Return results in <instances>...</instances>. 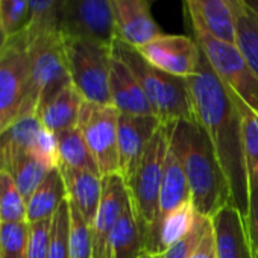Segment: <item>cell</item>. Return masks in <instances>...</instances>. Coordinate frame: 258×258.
Here are the masks:
<instances>
[{"mask_svg":"<svg viewBox=\"0 0 258 258\" xmlns=\"http://www.w3.org/2000/svg\"><path fill=\"white\" fill-rule=\"evenodd\" d=\"M0 112L10 124L23 115L35 114L31 103L28 29L10 38L0 52Z\"/></svg>","mask_w":258,"mask_h":258,"instance_id":"ba28073f","label":"cell"},{"mask_svg":"<svg viewBox=\"0 0 258 258\" xmlns=\"http://www.w3.org/2000/svg\"><path fill=\"white\" fill-rule=\"evenodd\" d=\"M8 126H11V124H10V121L5 118V115H4L2 112H0V134H2Z\"/></svg>","mask_w":258,"mask_h":258,"instance_id":"b9f144b4","label":"cell"},{"mask_svg":"<svg viewBox=\"0 0 258 258\" xmlns=\"http://www.w3.org/2000/svg\"><path fill=\"white\" fill-rule=\"evenodd\" d=\"M160 126L161 121L157 115H118V163L120 175L123 176L124 182L137 170L151 139L154 137Z\"/></svg>","mask_w":258,"mask_h":258,"instance_id":"4fadbf2b","label":"cell"},{"mask_svg":"<svg viewBox=\"0 0 258 258\" xmlns=\"http://www.w3.org/2000/svg\"><path fill=\"white\" fill-rule=\"evenodd\" d=\"M62 41L72 85L81 97L90 103L112 105L109 93L111 46L64 34Z\"/></svg>","mask_w":258,"mask_h":258,"instance_id":"5b68a950","label":"cell"},{"mask_svg":"<svg viewBox=\"0 0 258 258\" xmlns=\"http://www.w3.org/2000/svg\"><path fill=\"white\" fill-rule=\"evenodd\" d=\"M111 50L134 73L161 124L176 120H196L187 79L151 66L136 47L118 38L112 41Z\"/></svg>","mask_w":258,"mask_h":258,"instance_id":"3957f363","label":"cell"},{"mask_svg":"<svg viewBox=\"0 0 258 258\" xmlns=\"http://www.w3.org/2000/svg\"><path fill=\"white\" fill-rule=\"evenodd\" d=\"M190 19L193 37L220 81L253 112L258 114V78L235 44L222 41L196 20Z\"/></svg>","mask_w":258,"mask_h":258,"instance_id":"52a82bcc","label":"cell"},{"mask_svg":"<svg viewBox=\"0 0 258 258\" xmlns=\"http://www.w3.org/2000/svg\"><path fill=\"white\" fill-rule=\"evenodd\" d=\"M108 246L111 258H140L146 253L145 238L133 213L131 204L115 222L109 234Z\"/></svg>","mask_w":258,"mask_h":258,"instance_id":"cb8c5ba5","label":"cell"},{"mask_svg":"<svg viewBox=\"0 0 258 258\" xmlns=\"http://www.w3.org/2000/svg\"><path fill=\"white\" fill-rule=\"evenodd\" d=\"M167 151L169 126L161 124L151 139L137 170L126 181L129 202H131V208L142 229L143 238H146L157 216Z\"/></svg>","mask_w":258,"mask_h":258,"instance_id":"8992f818","label":"cell"},{"mask_svg":"<svg viewBox=\"0 0 258 258\" xmlns=\"http://www.w3.org/2000/svg\"><path fill=\"white\" fill-rule=\"evenodd\" d=\"M237 105L241 115V133H243L247 172L258 173V114L253 112L238 97H237Z\"/></svg>","mask_w":258,"mask_h":258,"instance_id":"1f68e13d","label":"cell"},{"mask_svg":"<svg viewBox=\"0 0 258 258\" xmlns=\"http://www.w3.org/2000/svg\"><path fill=\"white\" fill-rule=\"evenodd\" d=\"M29 14V0H0V19L10 38L28 29Z\"/></svg>","mask_w":258,"mask_h":258,"instance_id":"836d02e7","label":"cell"},{"mask_svg":"<svg viewBox=\"0 0 258 258\" xmlns=\"http://www.w3.org/2000/svg\"><path fill=\"white\" fill-rule=\"evenodd\" d=\"M243 2L246 4V7L250 10V13L256 17L258 20V0H243Z\"/></svg>","mask_w":258,"mask_h":258,"instance_id":"60d3db41","label":"cell"},{"mask_svg":"<svg viewBox=\"0 0 258 258\" xmlns=\"http://www.w3.org/2000/svg\"><path fill=\"white\" fill-rule=\"evenodd\" d=\"M188 258H216V247H214V235H213L211 220H210V225H208L202 240L199 241V244L196 246V249L191 252V255Z\"/></svg>","mask_w":258,"mask_h":258,"instance_id":"f35d334b","label":"cell"},{"mask_svg":"<svg viewBox=\"0 0 258 258\" xmlns=\"http://www.w3.org/2000/svg\"><path fill=\"white\" fill-rule=\"evenodd\" d=\"M69 237H70V202L69 199H66L52 217L50 246L46 258H70Z\"/></svg>","mask_w":258,"mask_h":258,"instance_id":"d6a6232c","label":"cell"},{"mask_svg":"<svg viewBox=\"0 0 258 258\" xmlns=\"http://www.w3.org/2000/svg\"><path fill=\"white\" fill-rule=\"evenodd\" d=\"M198 213L190 202L181 205L173 213H170L160 225L158 228V255L161 256L170 246L178 243L181 238H184L195 226L198 220Z\"/></svg>","mask_w":258,"mask_h":258,"instance_id":"484cf974","label":"cell"},{"mask_svg":"<svg viewBox=\"0 0 258 258\" xmlns=\"http://www.w3.org/2000/svg\"><path fill=\"white\" fill-rule=\"evenodd\" d=\"M64 2L66 0H29L31 14L28 29L59 31Z\"/></svg>","mask_w":258,"mask_h":258,"instance_id":"f546056e","label":"cell"},{"mask_svg":"<svg viewBox=\"0 0 258 258\" xmlns=\"http://www.w3.org/2000/svg\"><path fill=\"white\" fill-rule=\"evenodd\" d=\"M8 41H10V37L7 35L5 28H4V25H2V19H0V52H2V50L7 47Z\"/></svg>","mask_w":258,"mask_h":258,"instance_id":"ab89813d","label":"cell"},{"mask_svg":"<svg viewBox=\"0 0 258 258\" xmlns=\"http://www.w3.org/2000/svg\"><path fill=\"white\" fill-rule=\"evenodd\" d=\"M187 85L195 117L205 129L226 176L232 205L246 217L249 178L237 96L220 81L204 52L198 72L187 78Z\"/></svg>","mask_w":258,"mask_h":258,"instance_id":"6da1fadb","label":"cell"},{"mask_svg":"<svg viewBox=\"0 0 258 258\" xmlns=\"http://www.w3.org/2000/svg\"><path fill=\"white\" fill-rule=\"evenodd\" d=\"M58 169L66 184L67 199L93 228L102 198V175L88 170L69 169L64 166H58Z\"/></svg>","mask_w":258,"mask_h":258,"instance_id":"ac0fdd59","label":"cell"},{"mask_svg":"<svg viewBox=\"0 0 258 258\" xmlns=\"http://www.w3.org/2000/svg\"><path fill=\"white\" fill-rule=\"evenodd\" d=\"M0 228H2V222H0Z\"/></svg>","mask_w":258,"mask_h":258,"instance_id":"ee69618b","label":"cell"},{"mask_svg":"<svg viewBox=\"0 0 258 258\" xmlns=\"http://www.w3.org/2000/svg\"><path fill=\"white\" fill-rule=\"evenodd\" d=\"M120 112L112 105L82 103L78 127L102 176L120 173L117 124Z\"/></svg>","mask_w":258,"mask_h":258,"instance_id":"9c48e42d","label":"cell"},{"mask_svg":"<svg viewBox=\"0 0 258 258\" xmlns=\"http://www.w3.org/2000/svg\"><path fill=\"white\" fill-rule=\"evenodd\" d=\"M129 204L131 202L123 176L120 173L102 176V198L91 228L93 258H111L108 246L109 234Z\"/></svg>","mask_w":258,"mask_h":258,"instance_id":"7c38bea8","label":"cell"},{"mask_svg":"<svg viewBox=\"0 0 258 258\" xmlns=\"http://www.w3.org/2000/svg\"><path fill=\"white\" fill-rule=\"evenodd\" d=\"M151 5L152 0H111L118 40L137 49L163 34L154 20Z\"/></svg>","mask_w":258,"mask_h":258,"instance_id":"9a60e30c","label":"cell"},{"mask_svg":"<svg viewBox=\"0 0 258 258\" xmlns=\"http://www.w3.org/2000/svg\"><path fill=\"white\" fill-rule=\"evenodd\" d=\"M137 50L151 66L184 79L198 72L202 55L195 38L166 34H161L145 46L137 47Z\"/></svg>","mask_w":258,"mask_h":258,"instance_id":"8fae6325","label":"cell"},{"mask_svg":"<svg viewBox=\"0 0 258 258\" xmlns=\"http://www.w3.org/2000/svg\"><path fill=\"white\" fill-rule=\"evenodd\" d=\"M56 136L59 166L99 173V167L79 131V127L67 129Z\"/></svg>","mask_w":258,"mask_h":258,"instance_id":"d4e9b609","label":"cell"},{"mask_svg":"<svg viewBox=\"0 0 258 258\" xmlns=\"http://www.w3.org/2000/svg\"><path fill=\"white\" fill-rule=\"evenodd\" d=\"M49 172H50V169H47L40 161H37L31 154L19 155L11 163V166L8 169V173L13 176L16 185L19 187L20 193L23 195V198L26 201V204Z\"/></svg>","mask_w":258,"mask_h":258,"instance_id":"4316f807","label":"cell"},{"mask_svg":"<svg viewBox=\"0 0 258 258\" xmlns=\"http://www.w3.org/2000/svg\"><path fill=\"white\" fill-rule=\"evenodd\" d=\"M188 17L196 19L213 37L235 44L234 19L228 0H185Z\"/></svg>","mask_w":258,"mask_h":258,"instance_id":"ffe728a7","label":"cell"},{"mask_svg":"<svg viewBox=\"0 0 258 258\" xmlns=\"http://www.w3.org/2000/svg\"><path fill=\"white\" fill-rule=\"evenodd\" d=\"M210 220L216 258H253L246 217L234 205H225Z\"/></svg>","mask_w":258,"mask_h":258,"instance_id":"2e32d148","label":"cell"},{"mask_svg":"<svg viewBox=\"0 0 258 258\" xmlns=\"http://www.w3.org/2000/svg\"><path fill=\"white\" fill-rule=\"evenodd\" d=\"M41 127L38 115L29 114L20 117L0 134V172H8L19 155L29 154Z\"/></svg>","mask_w":258,"mask_h":258,"instance_id":"44dd1931","label":"cell"},{"mask_svg":"<svg viewBox=\"0 0 258 258\" xmlns=\"http://www.w3.org/2000/svg\"><path fill=\"white\" fill-rule=\"evenodd\" d=\"M70 202V201H69ZM70 258H93V232L82 214L70 204Z\"/></svg>","mask_w":258,"mask_h":258,"instance_id":"4dcf8cb0","label":"cell"},{"mask_svg":"<svg viewBox=\"0 0 258 258\" xmlns=\"http://www.w3.org/2000/svg\"><path fill=\"white\" fill-rule=\"evenodd\" d=\"M52 219L29 223L28 258H46L50 246Z\"/></svg>","mask_w":258,"mask_h":258,"instance_id":"74e56055","label":"cell"},{"mask_svg":"<svg viewBox=\"0 0 258 258\" xmlns=\"http://www.w3.org/2000/svg\"><path fill=\"white\" fill-rule=\"evenodd\" d=\"M67 199V190L59 169H52L26 204V220L35 223L52 219Z\"/></svg>","mask_w":258,"mask_h":258,"instance_id":"7402d4cb","label":"cell"},{"mask_svg":"<svg viewBox=\"0 0 258 258\" xmlns=\"http://www.w3.org/2000/svg\"><path fill=\"white\" fill-rule=\"evenodd\" d=\"M109 93L111 103L120 114L155 115L140 82L129 67L114 53L111 56Z\"/></svg>","mask_w":258,"mask_h":258,"instance_id":"e0dca14e","label":"cell"},{"mask_svg":"<svg viewBox=\"0 0 258 258\" xmlns=\"http://www.w3.org/2000/svg\"><path fill=\"white\" fill-rule=\"evenodd\" d=\"M59 31L111 46L117 38L111 0H66Z\"/></svg>","mask_w":258,"mask_h":258,"instance_id":"30bf717a","label":"cell"},{"mask_svg":"<svg viewBox=\"0 0 258 258\" xmlns=\"http://www.w3.org/2000/svg\"><path fill=\"white\" fill-rule=\"evenodd\" d=\"M247 178H249V205L246 214V226H247L253 258H258V173L247 172Z\"/></svg>","mask_w":258,"mask_h":258,"instance_id":"8d00e7d4","label":"cell"},{"mask_svg":"<svg viewBox=\"0 0 258 258\" xmlns=\"http://www.w3.org/2000/svg\"><path fill=\"white\" fill-rule=\"evenodd\" d=\"M190 201H191V195H190L185 173H184L182 166L179 164L178 158L169 148L166 161H164V173H163V181H161V188H160L157 216H155L152 228L149 229V232L145 238L146 253L160 256L157 240H158V228H160L161 222L170 213H173L176 208H179L181 205H184Z\"/></svg>","mask_w":258,"mask_h":258,"instance_id":"5bb4252c","label":"cell"},{"mask_svg":"<svg viewBox=\"0 0 258 258\" xmlns=\"http://www.w3.org/2000/svg\"><path fill=\"white\" fill-rule=\"evenodd\" d=\"M140 258H160V256H155V255H149V253H143Z\"/></svg>","mask_w":258,"mask_h":258,"instance_id":"7bdbcfd3","label":"cell"},{"mask_svg":"<svg viewBox=\"0 0 258 258\" xmlns=\"http://www.w3.org/2000/svg\"><path fill=\"white\" fill-rule=\"evenodd\" d=\"M208 225H210V219L199 214L193 229L178 243L170 246L160 258H188L191 252L196 249V246L199 244V241L202 240Z\"/></svg>","mask_w":258,"mask_h":258,"instance_id":"d590c367","label":"cell"},{"mask_svg":"<svg viewBox=\"0 0 258 258\" xmlns=\"http://www.w3.org/2000/svg\"><path fill=\"white\" fill-rule=\"evenodd\" d=\"M84 99L73 85L66 87L46 105H43L37 115L41 124L53 134H59L67 129L78 127L79 114Z\"/></svg>","mask_w":258,"mask_h":258,"instance_id":"d6986e66","label":"cell"},{"mask_svg":"<svg viewBox=\"0 0 258 258\" xmlns=\"http://www.w3.org/2000/svg\"><path fill=\"white\" fill-rule=\"evenodd\" d=\"M29 223L7 222L0 228V258H28Z\"/></svg>","mask_w":258,"mask_h":258,"instance_id":"f1b7e54d","label":"cell"},{"mask_svg":"<svg viewBox=\"0 0 258 258\" xmlns=\"http://www.w3.org/2000/svg\"><path fill=\"white\" fill-rule=\"evenodd\" d=\"M26 201L8 172H0V222H28Z\"/></svg>","mask_w":258,"mask_h":258,"instance_id":"83f0119b","label":"cell"},{"mask_svg":"<svg viewBox=\"0 0 258 258\" xmlns=\"http://www.w3.org/2000/svg\"><path fill=\"white\" fill-rule=\"evenodd\" d=\"M167 126L169 148L182 166L191 204L198 214L211 219L225 205H232L216 151L198 120H176Z\"/></svg>","mask_w":258,"mask_h":258,"instance_id":"7a4b0ae2","label":"cell"},{"mask_svg":"<svg viewBox=\"0 0 258 258\" xmlns=\"http://www.w3.org/2000/svg\"><path fill=\"white\" fill-rule=\"evenodd\" d=\"M228 4L234 19L235 46L258 78V20L243 0H228Z\"/></svg>","mask_w":258,"mask_h":258,"instance_id":"603a6c76","label":"cell"},{"mask_svg":"<svg viewBox=\"0 0 258 258\" xmlns=\"http://www.w3.org/2000/svg\"><path fill=\"white\" fill-rule=\"evenodd\" d=\"M29 154L37 161H40L43 166H46L47 169H50V170L56 169L59 166V154H58L56 136L43 126L40 129V133H38Z\"/></svg>","mask_w":258,"mask_h":258,"instance_id":"e575fe53","label":"cell"},{"mask_svg":"<svg viewBox=\"0 0 258 258\" xmlns=\"http://www.w3.org/2000/svg\"><path fill=\"white\" fill-rule=\"evenodd\" d=\"M31 62V103L37 111L72 85L61 31L28 29Z\"/></svg>","mask_w":258,"mask_h":258,"instance_id":"277c9868","label":"cell"}]
</instances>
